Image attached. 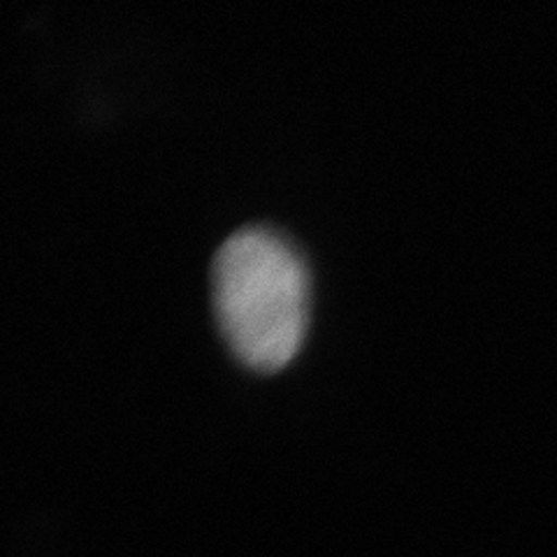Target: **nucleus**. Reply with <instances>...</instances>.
Returning <instances> with one entry per match:
<instances>
[{"label": "nucleus", "mask_w": 557, "mask_h": 557, "mask_svg": "<svg viewBox=\"0 0 557 557\" xmlns=\"http://www.w3.org/2000/svg\"><path fill=\"white\" fill-rule=\"evenodd\" d=\"M212 305L225 344L247 368L274 372L295 356L309 319V270L270 225L225 237L212 258Z\"/></svg>", "instance_id": "nucleus-1"}]
</instances>
